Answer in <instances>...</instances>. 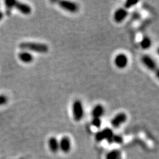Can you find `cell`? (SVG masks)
<instances>
[{
	"label": "cell",
	"mask_w": 159,
	"mask_h": 159,
	"mask_svg": "<svg viewBox=\"0 0 159 159\" xmlns=\"http://www.w3.org/2000/svg\"><path fill=\"white\" fill-rule=\"evenodd\" d=\"M106 159H121V152L118 150H112L107 154Z\"/></svg>",
	"instance_id": "5bb4252c"
},
{
	"label": "cell",
	"mask_w": 159,
	"mask_h": 159,
	"mask_svg": "<svg viewBox=\"0 0 159 159\" xmlns=\"http://www.w3.org/2000/svg\"><path fill=\"white\" fill-rule=\"evenodd\" d=\"M123 141V137L120 135H113V142H115L117 144H121Z\"/></svg>",
	"instance_id": "d6986e66"
},
{
	"label": "cell",
	"mask_w": 159,
	"mask_h": 159,
	"mask_svg": "<svg viewBox=\"0 0 159 159\" xmlns=\"http://www.w3.org/2000/svg\"><path fill=\"white\" fill-rule=\"evenodd\" d=\"M7 102V98L6 96H5L3 95L0 96V106L4 105L6 104Z\"/></svg>",
	"instance_id": "ffe728a7"
},
{
	"label": "cell",
	"mask_w": 159,
	"mask_h": 159,
	"mask_svg": "<svg viewBox=\"0 0 159 159\" xmlns=\"http://www.w3.org/2000/svg\"><path fill=\"white\" fill-rule=\"evenodd\" d=\"M3 13L2 11H0V21L3 19Z\"/></svg>",
	"instance_id": "44dd1931"
},
{
	"label": "cell",
	"mask_w": 159,
	"mask_h": 159,
	"mask_svg": "<svg viewBox=\"0 0 159 159\" xmlns=\"http://www.w3.org/2000/svg\"><path fill=\"white\" fill-rule=\"evenodd\" d=\"M113 135H114L111 129L109 128H106V129H103V130L100 131L98 132L95 135V139L98 142L102 141L103 140L107 139V141L109 143H113Z\"/></svg>",
	"instance_id": "3957f363"
},
{
	"label": "cell",
	"mask_w": 159,
	"mask_h": 159,
	"mask_svg": "<svg viewBox=\"0 0 159 159\" xmlns=\"http://www.w3.org/2000/svg\"><path fill=\"white\" fill-rule=\"evenodd\" d=\"M141 61L144 65L150 70L155 71L157 70V63L151 57L148 55H144L141 58Z\"/></svg>",
	"instance_id": "5b68a950"
},
{
	"label": "cell",
	"mask_w": 159,
	"mask_h": 159,
	"mask_svg": "<svg viewBox=\"0 0 159 159\" xmlns=\"http://www.w3.org/2000/svg\"><path fill=\"white\" fill-rule=\"evenodd\" d=\"M58 6L62 9L70 13H76L79 9L78 4L72 2L60 1L58 2Z\"/></svg>",
	"instance_id": "277c9868"
},
{
	"label": "cell",
	"mask_w": 159,
	"mask_h": 159,
	"mask_svg": "<svg viewBox=\"0 0 159 159\" xmlns=\"http://www.w3.org/2000/svg\"><path fill=\"white\" fill-rule=\"evenodd\" d=\"M140 44L143 49H148L151 47V44H152L151 40L148 37L143 38L140 43Z\"/></svg>",
	"instance_id": "9a60e30c"
},
{
	"label": "cell",
	"mask_w": 159,
	"mask_h": 159,
	"mask_svg": "<svg viewBox=\"0 0 159 159\" xmlns=\"http://www.w3.org/2000/svg\"><path fill=\"white\" fill-rule=\"evenodd\" d=\"M18 57L20 61L24 63H30L33 61V57L32 54L26 51L20 52Z\"/></svg>",
	"instance_id": "7c38bea8"
},
{
	"label": "cell",
	"mask_w": 159,
	"mask_h": 159,
	"mask_svg": "<svg viewBox=\"0 0 159 159\" xmlns=\"http://www.w3.org/2000/svg\"><path fill=\"white\" fill-rule=\"evenodd\" d=\"M92 123L94 127L99 128L102 125V121L100 118H93Z\"/></svg>",
	"instance_id": "2e32d148"
},
{
	"label": "cell",
	"mask_w": 159,
	"mask_h": 159,
	"mask_svg": "<svg viewBox=\"0 0 159 159\" xmlns=\"http://www.w3.org/2000/svg\"><path fill=\"white\" fill-rule=\"evenodd\" d=\"M71 148V141L68 137H63L59 142V149L64 152L67 153Z\"/></svg>",
	"instance_id": "52a82bcc"
},
{
	"label": "cell",
	"mask_w": 159,
	"mask_h": 159,
	"mask_svg": "<svg viewBox=\"0 0 159 159\" xmlns=\"http://www.w3.org/2000/svg\"><path fill=\"white\" fill-rule=\"evenodd\" d=\"M128 15V12L125 9L119 8L114 13L113 19L116 23H121Z\"/></svg>",
	"instance_id": "ba28073f"
},
{
	"label": "cell",
	"mask_w": 159,
	"mask_h": 159,
	"mask_svg": "<svg viewBox=\"0 0 159 159\" xmlns=\"http://www.w3.org/2000/svg\"><path fill=\"white\" fill-rule=\"evenodd\" d=\"M48 147L52 152H57L59 150V142L55 137H51L48 140Z\"/></svg>",
	"instance_id": "8fae6325"
},
{
	"label": "cell",
	"mask_w": 159,
	"mask_h": 159,
	"mask_svg": "<svg viewBox=\"0 0 159 159\" xmlns=\"http://www.w3.org/2000/svg\"><path fill=\"white\" fill-rule=\"evenodd\" d=\"M5 3H6V6L7 7V9L8 10L7 11H9V10H11V9L15 7V3H16V1L7 0V1L5 2Z\"/></svg>",
	"instance_id": "e0dca14e"
},
{
	"label": "cell",
	"mask_w": 159,
	"mask_h": 159,
	"mask_svg": "<svg viewBox=\"0 0 159 159\" xmlns=\"http://www.w3.org/2000/svg\"><path fill=\"white\" fill-rule=\"evenodd\" d=\"M114 63L119 68H124L127 66L128 64V58L125 54H119L116 57Z\"/></svg>",
	"instance_id": "8992f818"
},
{
	"label": "cell",
	"mask_w": 159,
	"mask_h": 159,
	"mask_svg": "<svg viewBox=\"0 0 159 159\" xmlns=\"http://www.w3.org/2000/svg\"><path fill=\"white\" fill-rule=\"evenodd\" d=\"M20 48L28 50L39 53H45L48 51V47L45 44L31 42H23L19 44Z\"/></svg>",
	"instance_id": "6da1fadb"
},
{
	"label": "cell",
	"mask_w": 159,
	"mask_h": 159,
	"mask_svg": "<svg viewBox=\"0 0 159 159\" xmlns=\"http://www.w3.org/2000/svg\"><path fill=\"white\" fill-rule=\"evenodd\" d=\"M14 7H16L19 10V12H21L24 15H29L31 13V7H30L29 5L25 3L16 2Z\"/></svg>",
	"instance_id": "30bf717a"
},
{
	"label": "cell",
	"mask_w": 159,
	"mask_h": 159,
	"mask_svg": "<svg viewBox=\"0 0 159 159\" xmlns=\"http://www.w3.org/2000/svg\"><path fill=\"white\" fill-rule=\"evenodd\" d=\"M126 119H127V116L124 113H120L117 114V116H116L113 118V119L111 121V123L113 127L118 128L121 125V124L125 123Z\"/></svg>",
	"instance_id": "9c48e42d"
},
{
	"label": "cell",
	"mask_w": 159,
	"mask_h": 159,
	"mask_svg": "<svg viewBox=\"0 0 159 159\" xmlns=\"http://www.w3.org/2000/svg\"><path fill=\"white\" fill-rule=\"evenodd\" d=\"M103 113L104 108L100 104H98L94 107L92 112L93 118H100L103 115Z\"/></svg>",
	"instance_id": "4fadbf2b"
},
{
	"label": "cell",
	"mask_w": 159,
	"mask_h": 159,
	"mask_svg": "<svg viewBox=\"0 0 159 159\" xmlns=\"http://www.w3.org/2000/svg\"><path fill=\"white\" fill-rule=\"evenodd\" d=\"M138 3L137 1H133V0H129V1H127L125 3V7L127 9L131 8L133 6H135V5Z\"/></svg>",
	"instance_id": "ac0fdd59"
},
{
	"label": "cell",
	"mask_w": 159,
	"mask_h": 159,
	"mask_svg": "<svg viewBox=\"0 0 159 159\" xmlns=\"http://www.w3.org/2000/svg\"><path fill=\"white\" fill-rule=\"evenodd\" d=\"M72 114L74 119L76 121H80L84 117V108L82 102L76 100L72 104Z\"/></svg>",
	"instance_id": "7a4b0ae2"
}]
</instances>
